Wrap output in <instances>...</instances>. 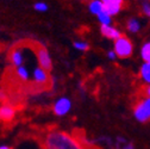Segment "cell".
I'll return each instance as SVG.
<instances>
[{"label": "cell", "mask_w": 150, "mask_h": 149, "mask_svg": "<svg viewBox=\"0 0 150 149\" xmlns=\"http://www.w3.org/2000/svg\"><path fill=\"white\" fill-rule=\"evenodd\" d=\"M47 149H83L82 144L70 134L60 130H52L45 136Z\"/></svg>", "instance_id": "cell-1"}, {"label": "cell", "mask_w": 150, "mask_h": 149, "mask_svg": "<svg viewBox=\"0 0 150 149\" xmlns=\"http://www.w3.org/2000/svg\"><path fill=\"white\" fill-rule=\"evenodd\" d=\"M113 51H115L117 57L127 59L134 53V44H132V42L127 38V37L120 36L119 38H117L115 41V49H113Z\"/></svg>", "instance_id": "cell-2"}, {"label": "cell", "mask_w": 150, "mask_h": 149, "mask_svg": "<svg viewBox=\"0 0 150 149\" xmlns=\"http://www.w3.org/2000/svg\"><path fill=\"white\" fill-rule=\"evenodd\" d=\"M134 116L139 123H145L150 118V98H144L134 109Z\"/></svg>", "instance_id": "cell-3"}, {"label": "cell", "mask_w": 150, "mask_h": 149, "mask_svg": "<svg viewBox=\"0 0 150 149\" xmlns=\"http://www.w3.org/2000/svg\"><path fill=\"white\" fill-rule=\"evenodd\" d=\"M36 55H37V61H38L40 68L44 69L45 72H50L52 69V61L48 49L44 45L38 47L36 49Z\"/></svg>", "instance_id": "cell-4"}, {"label": "cell", "mask_w": 150, "mask_h": 149, "mask_svg": "<svg viewBox=\"0 0 150 149\" xmlns=\"http://www.w3.org/2000/svg\"><path fill=\"white\" fill-rule=\"evenodd\" d=\"M71 109V101L67 97H62L57 99L54 104V112L55 115H57L60 117L66 116Z\"/></svg>", "instance_id": "cell-5"}, {"label": "cell", "mask_w": 150, "mask_h": 149, "mask_svg": "<svg viewBox=\"0 0 150 149\" xmlns=\"http://www.w3.org/2000/svg\"><path fill=\"white\" fill-rule=\"evenodd\" d=\"M104 5V11L108 16H117L124 4V0H100Z\"/></svg>", "instance_id": "cell-6"}, {"label": "cell", "mask_w": 150, "mask_h": 149, "mask_svg": "<svg viewBox=\"0 0 150 149\" xmlns=\"http://www.w3.org/2000/svg\"><path fill=\"white\" fill-rule=\"evenodd\" d=\"M16 116V109L12 105L4 104L0 106V121L3 122H10Z\"/></svg>", "instance_id": "cell-7"}, {"label": "cell", "mask_w": 150, "mask_h": 149, "mask_svg": "<svg viewBox=\"0 0 150 149\" xmlns=\"http://www.w3.org/2000/svg\"><path fill=\"white\" fill-rule=\"evenodd\" d=\"M100 31H101L103 36H105L106 38L113 40V41H116L117 38H119V37L122 36V32L112 25H101Z\"/></svg>", "instance_id": "cell-8"}, {"label": "cell", "mask_w": 150, "mask_h": 149, "mask_svg": "<svg viewBox=\"0 0 150 149\" xmlns=\"http://www.w3.org/2000/svg\"><path fill=\"white\" fill-rule=\"evenodd\" d=\"M33 81L38 85H44L49 81V75H48V72H45L44 69L40 68V67H36L33 69Z\"/></svg>", "instance_id": "cell-9"}, {"label": "cell", "mask_w": 150, "mask_h": 149, "mask_svg": "<svg viewBox=\"0 0 150 149\" xmlns=\"http://www.w3.org/2000/svg\"><path fill=\"white\" fill-rule=\"evenodd\" d=\"M11 61H12L13 66H16V67L23 66L24 56H23V53H22L21 49H16V50L12 51V54H11Z\"/></svg>", "instance_id": "cell-10"}, {"label": "cell", "mask_w": 150, "mask_h": 149, "mask_svg": "<svg viewBox=\"0 0 150 149\" xmlns=\"http://www.w3.org/2000/svg\"><path fill=\"white\" fill-rule=\"evenodd\" d=\"M88 9H89L92 14L98 16L99 13H101L104 11V5H103V3L100 1V0H92V1L89 3V5H88Z\"/></svg>", "instance_id": "cell-11"}, {"label": "cell", "mask_w": 150, "mask_h": 149, "mask_svg": "<svg viewBox=\"0 0 150 149\" xmlns=\"http://www.w3.org/2000/svg\"><path fill=\"white\" fill-rule=\"evenodd\" d=\"M139 75L144 82H146V84L150 82V62H144L141 66Z\"/></svg>", "instance_id": "cell-12"}, {"label": "cell", "mask_w": 150, "mask_h": 149, "mask_svg": "<svg viewBox=\"0 0 150 149\" xmlns=\"http://www.w3.org/2000/svg\"><path fill=\"white\" fill-rule=\"evenodd\" d=\"M126 26H127V30L130 32H132V33H137L141 30V23H139L138 19H136V18H131V19H129Z\"/></svg>", "instance_id": "cell-13"}, {"label": "cell", "mask_w": 150, "mask_h": 149, "mask_svg": "<svg viewBox=\"0 0 150 149\" xmlns=\"http://www.w3.org/2000/svg\"><path fill=\"white\" fill-rule=\"evenodd\" d=\"M141 56L144 62H150V43L146 42L141 48Z\"/></svg>", "instance_id": "cell-14"}, {"label": "cell", "mask_w": 150, "mask_h": 149, "mask_svg": "<svg viewBox=\"0 0 150 149\" xmlns=\"http://www.w3.org/2000/svg\"><path fill=\"white\" fill-rule=\"evenodd\" d=\"M16 73H17V77L19 78V79H22L23 81L29 80V70H28V68H26V67H24V66H19V67H17Z\"/></svg>", "instance_id": "cell-15"}, {"label": "cell", "mask_w": 150, "mask_h": 149, "mask_svg": "<svg viewBox=\"0 0 150 149\" xmlns=\"http://www.w3.org/2000/svg\"><path fill=\"white\" fill-rule=\"evenodd\" d=\"M97 17H98V21L100 22L101 25H111V16H108L105 11L99 13Z\"/></svg>", "instance_id": "cell-16"}, {"label": "cell", "mask_w": 150, "mask_h": 149, "mask_svg": "<svg viewBox=\"0 0 150 149\" xmlns=\"http://www.w3.org/2000/svg\"><path fill=\"white\" fill-rule=\"evenodd\" d=\"M74 48L80 50V51H86V50H88L89 45L85 41H78V42H74Z\"/></svg>", "instance_id": "cell-17"}, {"label": "cell", "mask_w": 150, "mask_h": 149, "mask_svg": "<svg viewBox=\"0 0 150 149\" xmlns=\"http://www.w3.org/2000/svg\"><path fill=\"white\" fill-rule=\"evenodd\" d=\"M35 10L38 11V12H45V11L48 10V5H47L45 3H42V1L36 3V4H35Z\"/></svg>", "instance_id": "cell-18"}, {"label": "cell", "mask_w": 150, "mask_h": 149, "mask_svg": "<svg viewBox=\"0 0 150 149\" xmlns=\"http://www.w3.org/2000/svg\"><path fill=\"white\" fill-rule=\"evenodd\" d=\"M142 11H143V13L145 14V16H150V5H149V3L148 1H144L143 4H142Z\"/></svg>", "instance_id": "cell-19"}, {"label": "cell", "mask_w": 150, "mask_h": 149, "mask_svg": "<svg viewBox=\"0 0 150 149\" xmlns=\"http://www.w3.org/2000/svg\"><path fill=\"white\" fill-rule=\"evenodd\" d=\"M7 99V93L4 89H0V101H5Z\"/></svg>", "instance_id": "cell-20"}, {"label": "cell", "mask_w": 150, "mask_h": 149, "mask_svg": "<svg viewBox=\"0 0 150 149\" xmlns=\"http://www.w3.org/2000/svg\"><path fill=\"white\" fill-rule=\"evenodd\" d=\"M107 57H108L110 60H115L117 56H116V54H115L113 50H110V51H107Z\"/></svg>", "instance_id": "cell-21"}, {"label": "cell", "mask_w": 150, "mask_h": 149, "mask_svg": "<svg viewBox=\"0 0 150 149\" xmlns=\"http://www.w3.org/2000/svg\"><path fill=\"white\" fill-rule=\"evenodd\" d=\"M120 149H135L134 144H131V143H125Z\"/></svg>", "instance_id": "cell-22"}, {"label": "cell", "mask_w": 150, "mask_h": 149, "mask_svg": "<svg viewBox=\"0 0 150 149\" xmlns=\"http://www.w3.org/2000/svg\"><path fill=\"white\" fill-rule=\"evenodd\" d=\"M0 149H11V148L7 147V145H1V147H0Z\"/></svg>", "instance_id": "cell-23"}]
</instances>
